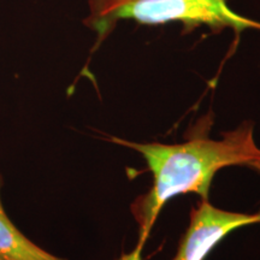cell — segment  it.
I'll return each mask as SVG.
<instances>
[{"instance_id":"7a4b0ae2","label":"cell","mask_w":260,"mask_h":260,"mask_svg":"<svg viewBox=\"0 0 260 260\" xmlns=\"http://www.w3.org/2000/svg\"><path fill=\"white\" fill-rule=\"evenodd\" d=\"M230 0H88L89 15L83 23L96 32L94 50L121 21L141 24L180 22L184 31L206 25L213 32L230 28L237 35L246 29H258L259 22L236 14Z\"/></svg>"},{"instance_id":"277c9868","label":"cell","mask_w":260,"mask_h":260,"mask_svg":"<svg viewBox=\"0 0 260 260\" xmlns=\"http://www.w3.org/2000/svg\"><path fill=\"white\" fill-rule=\"evenodd\" d=\"M3 184L0 175V260H67L45 251L15 225L3 205Z\"/></svg>"},{"instance_id":"6da1fadb","label":"cell","mask_w":260,"mask_h":260,"mask_svg":"<svg viewBox=\"0 0 260 260\" xmlns=\"http://www.w3.org/2000/svg\"><path fill=\"white\" fill-rule=\"evenodd\" d=\"M116 144L144 155L153 175V186L133 206L141 226V245L161 207L180 194L197 193L207 200L214 174L226 167H248L260 172V148L253 139V125L245 123L222 140L194 138L184 144H136L112 139Z\"/></svg>"},{"instance_id":"3957f363","label":"cell","mask_w":260,"mask_h":260,"mask_svg":"<svg viewBox=\"0 0 260 260\" xmlns=\"http://www.w3.org/2000/svg\"><path fill=\"white\" fill-rule=\"evenodd\" d=\"M255 223H260V211L253 214L229 212L204 200L191 210L189 226L171 260H204L228 234Z\"/></svg>"}]
</instances>
